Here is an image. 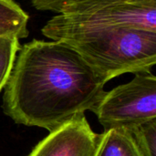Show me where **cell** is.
Returning <instances> with one entry per match:
<instances>
[{
  "label": "cell",
  "mask_w": 156,
  "mask_h": 156,
  "mask_svg": "<svg viewBox=\"0 0 156 156\" xmlns=\"http://www.w3.org/2000/svg\"><path fill=\"white\" fill-rule=\"evenodd\" d=\"M107 82L69 45L34 39L18 50L3 110L16 123L51 132L92 112Z\"/></svg>",
  "instance_id": "cell-1"
},
{
  "label": "cell",
  "mask_w": 156,
  "mask_h": 156,
  "mask_svg": "<svg viewBox=\"0 0 156 156\" xmlns=\"http://www.w3.org/2000/svg\"><path fill=\"white\" fill-rule=\"evenodd\" d=\"M51 40L76 50L107 81L125 73L150 72L156 63V33L130 27H71L47 22Z\"/></svg>",
  "instance_id": "cell-2"
},
{
  "label": "cell",
  "mask_w": 156,
  "mask_h": 156,
  "mask_svg": "<svg viewBox=\"0 0 156 156\" xmlns=\"http://www.w3.org/2000/svg\"><path fill=\"white\" fill-rule=\"evenodd\" d=\"M48 23L71 27H130L156 33V0H67Z\"/></svg>",
  "instance_id": "cell-3"
},
{
  "label": "cell",
  "mask_w": 156,
  "mask_h": 156,
  "mask_svg": "<svg viewBox=\"0 0 156 156\" xmlns=\"http://www.w3.org/2000/svg\"><path fill=\"white\" fill-rule=\"evenodd\" d=\"M104 131L132 129L156 119V78L136 73L129 82L105 91L92 110Z\"/></svg>",
  "instance_id": "cell-4"
},
{
  "label": "cell",
  "mask_w": 156,
  "mask_h": 156,
  "mask_svg": "<svg viewBox=\"0 0 156 156\" xmlns=\"http://www.w3.org/2000/svg\"><path fill=\"white\" fill-rule=\"evenodd\" d=\"M99 142L100 134L82 114L49 132L28 156H95Z\"/></svg>",
  "instance_id": "cell-5"
},
{
  "label": "cell",
  "mask_w": 156,
  "mask_h": 156,
  "mask_svg": "<svg viewBox=\"0 0 156 156\" xmlns=\"http://www.w3.org/2000/svg\"><path fill=\"white\" fill-rule=\"evenodd\" d=\"M95 156H143L131 132L114 128L100 134Z\"/></svg>",
  "instance_id": "cell-6"
},
{
  "label": "cell",
  "mask_w": 156,
  "mask_h": 156,
  "mask_svg": "<svg viewBox=\"0 0 156 156\" xmlns=\"http://www.w3.org/2000/svg\"><path fill=\"white\" fill-rule=\"evenodd\" d=\"M27 14L15 1L0 0V36L27 37Z\"/></svg>",
  "instance_id": "cell-7"
},
{
  "label": "cell",
  "mask_w": 156,
  "mask_h": 156,
  "mask_svg": "<svg viewBox=\"0 0 156 156\" xmlns=\"http://www.w3.org/2000/svg\"><path fill=\"white\" fill-rule=\"evenodd\" d=\"M19 48L17 37L0 36V92L7 83Z\"/></svg>",
  "instance_id": "cell-8"
},
{
  "label": "cell",
  "mask_w": 156,
  "mask_h": 156,
  "mask_svg": "<svg viewBox=\"0 0 156 156\" xmlns=\"http://www.w3.org/2000/svg\"><path fill=\"white\" fill-rule=\"evenodd\" d=\"M127 130L133 136L142 155L156 156V119Z\"/></svg>",
  "instance_id": "cell-9"
},
{
  "label": "cell",
  "mask_w": 156,
  "mask_h": 156,
  "mask_svg": "<svg viewBox=\"0 0 156 156\" xmlns=\"http://www.w3.org/2000/svg\"><path fill=\"white\" fill-rule=\"evenodd\" d=\"M67 0H30L35 8L42 11H53L58 13L61 5Z\"/></svg>",
  "instance_id": "cell-10"
}]
</instances>
